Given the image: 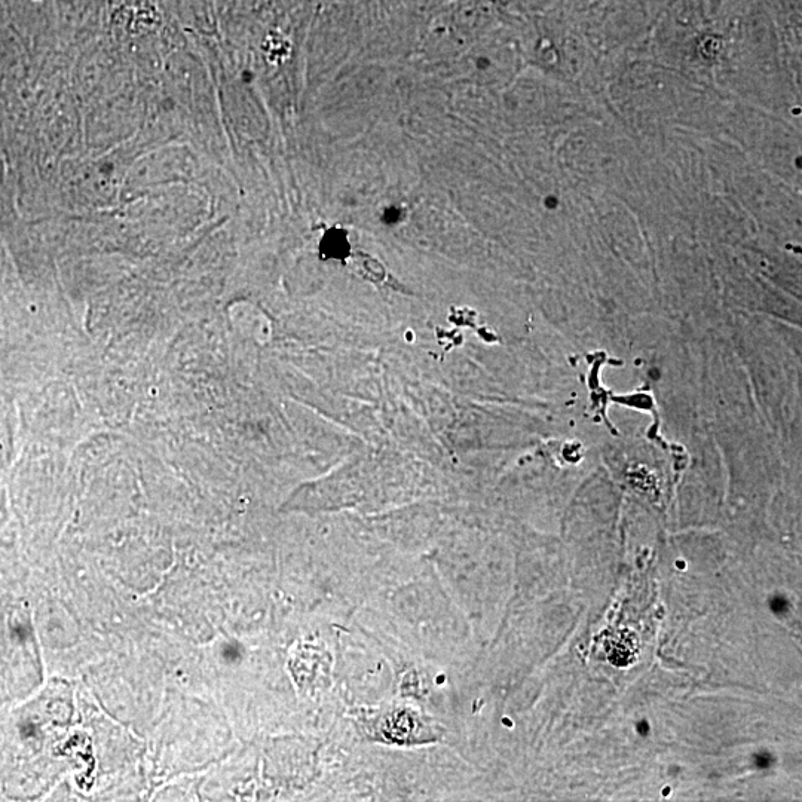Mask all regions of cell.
Masks as SVG:
<instances>
[{
  "label": "cell",
  "instance_id": "cell-1",
  "mask_svg": "<svg viewBox=\"0 0 802 802\" xmlns=\"http://www.w3.org/2000/svg\"><path fill=\"white\" fill-rule=\"evenodd\" d=\"M647 725H648L647 722H641V724L638 725V730L641 731V733L642 731H647L648 730Z\"/></svg>",
  "mask_w": 802,
  "mask_h": 802
}]
</instances>
